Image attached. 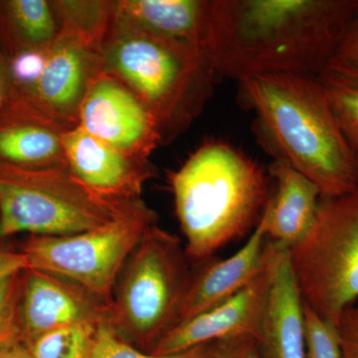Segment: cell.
I'll list each match as a JSON object with an SVG mask.
<instances>
[{"mask_svg": "<svg viewBox=\"0 0 358 358\" xmlns=\"http://www.w3.org/2000/svg\"><path fill=\"white\" fill-rule=\"evenodd\" d=\"M358 0H212L204 50L219 77H317L338 55Z\"/></svg>", "mask_w": 358, "mask_h": 358, "instance_id": "6da1fadb", "label": "cell"}, {"mask_svg": "<svg viewBox=\"0 0 358 358\" xmlns=\"http://www.w3.org/2000/svg\"><path fill=\"white\" fill-rule=\"evenodd\" d=\"M240 86L275 159L289 162L333 199L358 186V166L317 77L270 74Z\"/></svg>", "mask_w": 358, "mask_h": 358, "instance_id": "7a4b0ae2", "label": "cell"}, {"mask_svg": "<svg viewBox=\"0 0 358 358\" xmlns=\"http://www.w3.org/2000/svg\"><path fill=\"white\" fill-rule=\"evenodd\" d=\"M271 178L258 162L226 141H205L169 173L176 217L193 263L211 258L253 232L270 201Z\"/></svg>", "mask_w": 358, "mask_h": 358, "instance_id": "3957f363", "label": "cell"}, {"mask_svg": "<svg viewBox=\"0 0 358 358\" xmlns=\"http://www.w3.org/2000/svg\"><path fill=\"white\" fill-rule=\"evenodd\" d=\"M101 61L103 72L131 90L150 110L162 145L176 140L201 115L218 79L200 47L115 17Z\"/></svg>", "mask_w": 358, "mask_h": 358, "instance_id": "277c9868", "label": "cell"}, {"mask_svg": "<svg viewBox=\"0 0 358 358\" xmlns=\"http://www.w3.org/2000/svg\"><path fill=\"white\" fill-rule=\"evenodd\" d=\"M192 261L176 235L154 225L145 231L122 268L108 322L143 352L176 324L193 277Z\"/></svg>", "mask_w": 358, "mask_h": 358, "instance_id": "5b68a950", "label": "cell"}, {"mask_svg": "<svg viewBox=\"0 0 358 358\" xmlns=\"http://www.w3.org/2000/svg\"><path fill=\"white\" fill-rule=\"evenodd\" d=\"M141 200L103 199L69 166L27 169L0 164V241L30 236H66L100 227Z\"/></svg>", "mask_w": 358, "mask_h": 358, "instance_id": "8992f818", "label": "cell"}, {"mask_svg": "<svg viewBox=\"0 0 358 358\" xmlns=\"http://www.w3.org/2000/svg\"><path fill=\"white\" fill-rule=\"evenodd\" d=\"M289 255L303 303L336 327L358 300V186L341 196L322 197L312 227Z\"/></svg>", "mask_w": 358, "mask_h": 358, "instance_id": "52a82bcc", "label": "cell"}, {"mask_svg": "<svg viewBox=\"0 0 358 358\" xmlns=\"http://www.w3.org/2000/svg\"><path fill=\"white\" fill-rule=\"evenodd\" d=\"M157 222V212L141 200L94 229L66 236H29L20 251L28 268L69 280L110 306L129 256L145 231Z\"/></svg>", "mask_w": 358, "mask_h": 358, "instance_id": "ba28073f", "label": "cell"}, {"mask_svg": "<svg viewBox=\"0 0 358 358\" xmlns=\"http://www.w3.org/2000/svg\"><path fill=\"white\" fill-rule=\"evenodd\" d=\"M78 127L122 154L150 162L162 145L154 117L131 90L101 70L92 79L78 113Z\"/></svg>", "mask_w": 358, "mask_h": 358, "instance_id": "9c48e42d", "label": "cell"}, {"mask_svg": "<svg viewBox=\"0 0 358 358\" xmlns=\"http://www.w3.org/2000/svg\"><path fill=\"white\" fill-rule=\"evenodd\" d=\"M102 70L101 52L58 35L34 83L16 94L52 119L74 128L92 79Z\"/></svg>", "mask_w": 358, "mask_h": 358, "instance_id": "30bf717a", "label": "cell"}, {"mask_svg": "<svg viewBox=\"0 0 358 358\" xmlns=\"http://www.w3.org/2000/svg\"><path fill=\"white\" fill-rule=\"evenodd\" d=\"M270 252L266 244L265 263L246 288L220 305L173 327L152 350V355H176L221 339L251 336L258 338L268 282Z\"/></svg>", "mask_w": 358, "mask_h": 358, "instance_id": "8fae6325", "label": "cell"}, {"mask_svg": "<svg viewBox=\"0 0 358 358\" xmlns=\"http://www.w3.org/2000/svg\"><path fill=\"white\" fill-rule=\"evenodd\" d=\"M109 313V305L79 285L43 271L25 268L21 303L24 343L59 327L98 326L108 320Z\"/></svg>", "mask_w": 358, "mask_h": 358, "instance_id": "7c38bea8", "label": "cell"}, {"mask_svg": "<svg viewBox=\"0 0 358 358\" xmlns=\"http://www.w3.org/2000/svg\"><path fill=\"white\" fill-rule=\"evenodd\" d=\"M63 145L71 171L103 199L140 200L145 183L157 176L152 162L129 157L78 126L66 131Z\"/></svg>", "mask_w": 358, "mask_h": 358, "instance_id": "4fadbf2b", "label": "cell"}, {"mask_svg": "<svg viewBox=\"0 0 358 358\" xmlns=\"http://www.w3.org/2000/svg\"><path fill=\"white\" fill-rule=\"evenodd\" d=\"M270 282L257 345L262 358H306L305 303L296 286L289 248L267 240Z\"/></svg>", "mask_w": 358, "mask_h": 358, "instance_id": "5bb4252c", "label": "cell"}, {"mask_svg": "<svg viewBox=\"0 0 358 358\" xmlns=\"http://www.w3.org/2000/svg\"><path fill=\"white\" fill-rule=\"evenodd\" d=\"M70 129L11 92L0 110V164L27 169L69 166L63 136Z\"/></svg>", "mask_w": 358, "mask_h": 358, "instance_id": "9a60e30c", "label": "cell"}, {"mask_svg": "<svg viewBox=\"0 0 358 358\" xmlns=\"http://www.w3.org/2000/svg\"><path fill=\"white\" fill-rule=\"evenodd\" d=\"M266 244L267 235L263 216L246 244L234 255L226 259L211 257L196 263L176 326L220 305L246 288L263 268Z\"/></svg>", "mask_w": 358, "mask_h": 358, "instance_id": "2e32d148", "label": "cell"}, {"mask_svg": "<svg viewBox=\"0 0 358 358\" xmlns=\"http://www.w3.org/2000/svg\"><path fill=\"white\" fill-rule=\"evenodd\" d=\"M268 173L275 188L263 215L267 240L291 248L312 227L322 194L310 179L286 160H273Z\"/></svg>", "mask_w": 358, "mask_h": 358, "instance_id": "e0dca14e", "label": "cell"}, {"mask_svg": "<svg viewBox=\"0 0 358 358\" xmlns=\"http://www.w3.org/2000/svg\"><path fill=\"white\" fill-rule=\"evenodd\" d=\"M212 0H117L115 17L205 48ZM205 51V50H204Z\"/></svg>", "mask_w": 358, "mask_h": 358, "instance_id": "ac0fdd59", "label": "cell"}, {"mask_svg": "<svg viewBox=\"0 0 358 358\" xmlns=\"http://www.w3.org/2000/svg\"><path fill=\"white\" fill-rule=\"evenodd\" d=\"M58 34L51 0H0V48L6 57L49 46Z\"/></svg>", "mask_w": 358, "mask_h": 358, "instance_id": "d6986e66", "label": "cell"}, {"mask_svg": "<svg viewBox=\"0 0 358 358\" xmlns=\"http://www.w3.org/2000/svg\"><path fill=\"white\" fill-rule=\"evenodd\" d=\"M59 34L101 52L114 23V1L51 0Z\"/></svg>", "mask_w": 358, "mask_h": 358, "instance_id": "ffe728a7", "label": "cell"}, {"mask_svg": "<svg viewBox=\"0 0 358 358\" xmlns=\"http://www.w3.org/2000/svg\"><path fill=\"white\" fill-rule=\"evenodd\" d=\"M317 79L358 166V70L336 57Z\"/></svg>", "mask_w": 358, "mask_h": 358, "instance_id": "44dd1931", "label": "cell"}, {"mask_svg": "<svg viewBox=\"0 0 358 358\" xmlns=\"http://www.w3.org/2000/svg\"><path fill=\"white\" fill-rule=\"evenodd\" d=\"M98 326L59 327L28 339L24 345L33 358H86Z\"/></svg>", "mask_w": 358, "mask_h": 358, "instance_id": "7402d4cb", "label": "cell"}, {"mask_svg": "<svg viewBox=\"0 0 358 358\" xmlns=\"http://www.w3.org/2000/svg\"><path fill=\"white\" fill-rule=\"evenodd\" d=\"M24 271L0 281V350L24 343L21 303Z\"/></svg>", "mask_w": 358, "mask_h": 358, "instance_id": "603a6c76", "label": "cell"}, {"mask_svg": "<svg viewBox=\"0 0 358 358\" xmlns=\"http://www.w3.org/2000/svg\"><path fill=\"white\" fill-rule=\"evenodd\" d=\"M306 358H341L336 327L317 317L305 305Z\"/></svg>", "mask_w": 358, "mask_h": 358, "instance_id": "cb8c5ba5", "label": "cell"}, {"mask_svg": "<svg viewBox=\"0 0 358 358\" xmlns=\"http://www.w3.org/2000/svg\"><path fill=\"white\" fill-rule=\"evenodd\" d=\"M124 341L109 322L96 327L95 336L86 358H155Z\"/></svg>", "mask_w": 358, "mask_h": 358, "instance_id": "d4e9b609", "label": "cell"}, {"mask_svg": "<svg viewBox=\"0 0 358 358\" xmlns=\"http://www.w3.org/2000/svg\"><path fill=\"white\" fill-rule=\"evenodd\" d=\"M207 358H262L251 336L221 339L207 345Z\"/></svg>", "mask_w": 358, "mask_h": 358, "instance_id": "484cf974", "label": "cell"}, {"mask_svg": "<svg viewBox=\"0 0 358 358\" xmlns=\"http://www.w3.org/2000/svg\"><path fill=\"white\" fill-rule=\"evenodd\" d=\"M336 329L341 358H358V303L343 310Z\"/></svg>", "mask_w": 358, "mask_h": 358, "instance_id": "4316f807", "label": "cell"}, {"mask_svg": "<svg viewBox=\"0 0 358 358\" xmlns=\"http://www.w3.org/2000/svg\"><path fill=\"white\" fill-rule=\"evenodd\" d=\"M27 268V259L22 252L6 249L0 245V281Z\"/></svg>", "mask_w": 358, "mask_h": 358, "instance_id": "83f0119b", "label": "cell"}, {"mask_svg": "<svg viewBox=\"0 0 358 358\" xmlns=\"http://www.w3.org/2000/svg\"><path fill=\"white\" fill-rule=\"evenodd\" d=\"M336 57L358 70V14L348 27Z\"/></svg>", "mask_w": 358, "mask_h": 358, "instance_id": "f1b7e54d", "label": "cell"}, {"mask_svg": "<svg viewBox=\"0 0 358 358\" xmlns=\"http://www.w3.org/2000/svg\"><path fill=\"white\" fill-rule=\"evenodd\" d=\"M11 79L8 63L3 51L0 48V110L3 107L11 93Z\"/></svg>", "mask_w": 358, "mask_h": 358, "instance_id": "f546056e", "label": "cell"}, {"mask_svg": "<svg viewBox=\"0 0 358 358\" xmlns=\"http://www.w3.org/2000/svg\"><path fill=\"white\" fill-rule=\"evenodd\" d=\"M0 358H33L24 343H20L0 350Z\"/></svg>", "mask_w": 358, "mask_h": 358, "instance_id": "4dcf8cb0", "label": "cell"}, {"mask_svg": "<svg viewBox=\"0 0 358 358\" xmlns=\"http://www.w3.org/2000/svg\"><path fill=\"white\" fill-rule=\"evenodd\" d=\"M207 345L196 346L185 352L176 353V355H164L155 358H205L206 357Z\"/></svg>", "mask_w": 358, "mask_h": 358, "instance_id": "1f68e13d", "label": "cell"}, {"mask_svg": "<svg viewBox=\"0 0 358 358\" xmlns=\"http://www.w3.org/2000/svg\"><path fill=\"white\" fill-rule=\"evenodd\" d=\"M205 358H207V357H205Z\"/></svg>", "mask_w": 358, "mask_h": 358, "instance_id": "d6a6232c", "label": "cell"}]
</instances>
